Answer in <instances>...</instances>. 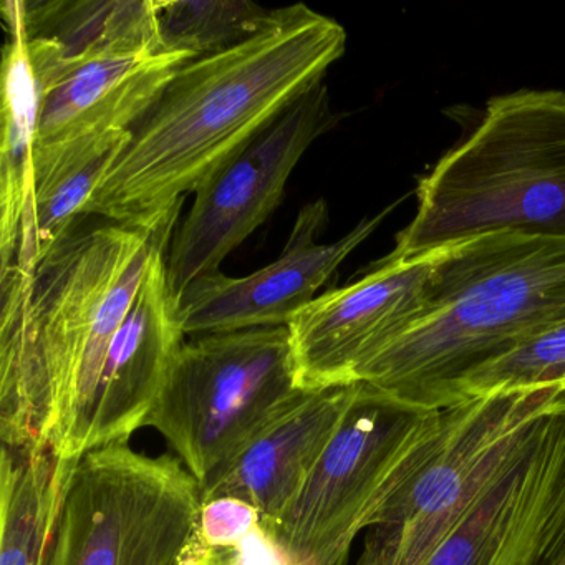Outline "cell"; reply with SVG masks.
Listing matches in <instances>:
<instances>
[{
  "label": "cell",
  "instance_id": "cell-1",
  "mask_svg": "<svg viewBox=\"0 0 565 565\" xmlns=\"http://www.w3.org/2000/svg\"><path fill=\"white\" fill-rule=\"evenodd\" d=\"M347 49L339 22L303 4L277 9L256 38L178 68L128 130L85 216L154 230L183 198L303 94Z\"/></svg>",
  "mask_w": 565,
  "mask_h": 565
},
{
  "label": "cell",
  "instance_id": "cell-2",
  "mask_svg": "<svg viewBox=\"0 0 565 565\" xmlns=\"http://www.w3.org/2000/svg\"><path fill=\"white\" fill-rule=\"evenodd\" d=\"M565 322V237L494 233L455 244L433 270L422 319L356 382L446 409L479 366Z\"/></svg>",
  "mask_w": 565,
  "mask_h": 565
},
{
  "label": "cell",
  "instance_id": "cell-3",
  "mask_svg": "<svg viewBox=\"0 0 565 565\" xmlns=\"http://www.w3.org/2000/svg\"><path fill=\"white\" fill-rule=\"evenodd\" d=\"M154 230L74 231L32 273L0 269L2 446L61 456L105 302Z\"/></svg>",
  "mask_w": 565,
  "mask_h": 565
},
{
  "label": "cell",
  "instance_id": "cell-4",
  "mask_svg": "<svg viewBox=\"0 0 565 565\" xmlns=\"http://www.w3.org/2000/svg\"><path fill=\"white\" fill-rule=\"evenodd\" d=\"M393 259L494 233L565 237V92L489 100L478 127L416 186Z\"/></svg>",
  "mask_w": 565,
  "mask_h": 565
},
{
  "label": "cell",
  "instance_id": "cell-5",
  "mask_svg": "<svg viewBox=\"0 0 565 565\" xmlns=\"http://www.w3.org/2000/svg\"><path fill=\"white\" fill-rule=\"evenodd\" d=\"M445 409L422 408L360 383L359 395L286 511L263 525L292 565H347L428 461Z\"/></svg>",
  "mask_w": 565,
  "mask_h": 565
},
{
  "label": "cell",
  "instance_id": "cell-6",
  "mask_svg": "<svg viewBox=\"0 0 565 565\" xmlns=\"http://www.w3.org/2000/svg\"><path fill=\"white\" fill-rule=\"evenodd\" d=\"M302 392L287 327L204 333L178 350L145 426L203 488Z\"/></svg>",
  "mask_w": 565,
  "mask_h": 565
},
{
  "label": "cell",
  "instance_id": "cell-7",
  "mask_svg": "<svg viewBox=\"0 0 565 565\" xmlns=\"http://www.w3.org/2000/svg\"><path fill=\"white\" fill-rule=\"evenodd\" d=\"M557 390H498L446 408L438 446L365 532L356 565H423L521 455Z\"/></svg>",
  "mask_w": 565,
  "mask_h": 565
},
{
  "label": "cell",
  "instance_id": "cell-8",
  "mask_svg": "<svg viewBox=\"0 0 565 565\" xmlns=\"http://www.w3.org/2000/svg\"><path fill=\"white\" fill-rule=\"evenodd\" d=\"M201 505L180 459L128 443L92 449L72 475L49 565H178Z\"/></svg>",
  "mask_w": 565,
  "mask_h": 565
},
{
  "label": "cell",
  "instance_id": "cell-9",
  "mask_svg": "<svg viewBox=\"0 0 565 565\" xmlns=\"http://www.w3.org/2000/svg\"><path fill=\"white\" fill-rule=\"evenodd\" d=\"M337 120L322 82L201 183L168 250V282L174 296L217 273L221 263L269 220L300 158Z\"/></svg>",
  "mask_w": 565,
  "mask_h": 565
},
{
  "label": "cell",
  "instance_id": "cell-10",
  "mask_svg": "<svg viewBox=\"0 0 565 565\" xmlns=\"http://www.w3.org/2000/svg\"><path fill=\"white\" fill-rule=\"evenodd\" d=\"M446 249L383 257L362 279L303 307L287 326L299 388L359 383L363 366L422 319L433 270Z\"/></svg>",
  "mask_w": 565,
  "mask_h": 565
},
{
  "label": "cell",
  "instance_id": "cell-11",
  "mask_svg": "<svg viewBox=\"0 0 565 565\" xmlns=\"http://www.w3.org/2000/svg\"><path fill=\"white\" fill-rule=\"evenodd\" d=\"M366 217L335 243H317L329 223V206L317 200L297 214L292 233L279 259L246 277H227L221 270L191 282L178 297L184 335L236 332L260 327H287L310 302L340 264L372 236L398 206Z\"/></svg>",
  "mask_w": 565,
  "mask_h": 565
},
{
  "label": "cell",
  "instance_id": "cell-12",
  "mask_svg": "<svg viewBox=\"0 0 565 565\" xmlns=\"http://www.w3.org/2000/svg\"><path fill=\"white\" fill-rule=\"evenodd\" d=\"M565 521V419L545 418L423 565H539Z\"/></svg>",
  "mask_w": 565,
  "mask_h": 565
},
{
  "label": "cell",
  "instance_id": "cell-13",
  "mask_svg": "<svg viewBox=\"0 0 565 565\" xmlns=\"http://www.w3.org/2000/svg\"><path fill=\"white\" fill-rule=\"evenodd\" d=\"M170 244L158 247L137 299L108 349L78 452L128 443L143 428L174 355L186 335L168 282Z\"/></svg>",
  "mask_w": 565,
  "mask_h": 565
},
{
  "label": "cell",
  "instance_id": "cell-14",
  "mask_svg": "<svg viewBox=\"0 0 565 565\" xmlns=\"http://www.w3.org/2000/svg\"><path fill=\"white\" fill-rule=\"evenodd\" d=\"M360 383L303 390L230 465L201 488V501L236 499L253 505L260 522L279 518L329 446Z\"/></svg>",
  "mask_w": 565,
  "mask_h": 565
},
{
  "label": "cell",
  "instance_id": "cell-15",
  "mask_svg": "<svg viewBox=\"0 0 565 565\" xmlns=\"http://www.w3.org/2000/svg\"><path fill=\"white\" fill-rule=\"evenodd\" d=\"M190 61L184 52L161 51L77 68L45 94L38 148L130 130Z\"/></svg>",
  "mask_w": 565,
  "mask_h": 565
},
{
  "label": "cell",
  "instance_id": "cell-16",
  "mask_svg": "<svg viewBox=\"0 0 565 565\" xmlns=\"http://www.w3.org/2000/svg\"><path fill=\"white\" fill-rule=\"evenodd\" d=\"M6 25L57 49L65 77L94 62L164 51L157 0H6Z\"/></svg>",
  "mask_w": 565,
  "mask_h": 565
},
{
  "label": "cell",
  "instance_id": "cell-17",
  "mask_svg": "<svg viewBox=\"0 0 565 565\" xmlns=\"http://www.w3.org/2000/svg\"><path fill=\"white\" fill-rule=\"evenodd\" d=\"M57 82L44 49L9 31L2 62L0 141V267L14 263L34 191V158L45 94Z\"/></svg>",
  "mask_w": 565,
  "mask_h": 565
},
{
  "label": "cell",
  "instance_id": "cell-18",
  "mask_svg": "<svg viewBox=\"0 0 565 565\" xmlns=\"http://www.w3.org/2000/svg\"><path fill=\"white\" fill-rule=\"evenodd\" d=\"M127 140L128 131H111L35 148L31 207L22 223L14 263L8 267L32 273L74 233V224L85 216L102 178Z\"/></svg>",
  "mask_w": 565,
  "mask_h": 565
},
{
  "label": "cell",
  "instance_id": "cell-19",
  "mask_svg": "<svg viewBox=\"0 0 565 565\" xmlns=\"http://www.w3.org/2000/svg\"><path fill=\"white\" fill-rule=\"evenodd\" d=\"M78 459L62 458L51 448L2 446L0 565H49Z\"/></svg>",
  "mask_w": 565,
  "mask_h": 565
},
{
  "label": "cell",
  "instance_id": "cell-20",
  "mask_svg": "<svg viewBox=\"0 0 565 565\" xmlns=\"http://www.w3.org/2000/svg\"><path fill=\"white\" fill-rule=\"evenodd\" d=\"M276 11L246 0H157L158 32L164 51L207 57L256 38Z\"/></svg>",
  "mask_w": 565,
  "mask_h": 565
},
{
  "label": "cell",
  "instance_id": "cell-21",
  "mask_svg": "<svg viewBox=\"0 0 565 565\" xmlns=\"http://www.w3.org/2000/svg\"><path fill=\"white\" fill-rule=\"evenodd\" d=\"M565 388V322L469 373L458 386V403L498 390Z\"/></svg>",
  "mask_w": 565,
  "mask_h": 565
},
{
  "label": "cell",
  "instance_id": "cell-22",
  "mask_svg": "<svg viewBox=\"0 0 565 565\" xmlns=\"http://www.w3.org/2000/svg\"><path fill=\"white\" fill-rule=\"evenodd\" d=\"M178 565H292L274 544L273 539L257 525L236 544L213 545L193 532L181 552Z\"/></svg>",
  "mask_w": 565,
  "mask_h": 565
},
{
  "label": "cell",
  "instance_id": "cell-23",
  "mask_svg": "<svg viewBox=\"0 0 565 565\" xmlns=\"http://www.w3.org/2000/svg\"><path fill=\"white\" fill-rule=\"evenodd\" d=\"M260 525V514L236 499H214L203 502L196 532L204 542L213 545H230L243 541Z\"/></svg>",
  "mask_w": 565,
  "mask_h": 565
},
{
  "label": "cell",
  "instance_id": "cell-24",
  "mask_svg": "<svg viewBox=\"0 0 565 565\" xmlns=\"http://www.w3.org/2000/svg\"><path fill=\"white\" fill-rule=\"evenodd\" d=\"M539 565H565V521L562 522L561 529Z\"/></svg>",
  "mask_w": 565,
  "mask_h": 565
},
{
  "label": "cell",
  "instance_id": "cell-25",
  "mask_svg": "<svg viewBox=\"0 0 565 565\" xmlns=\"http://www.w3.org/2000/svg\"><path fill=\"white\" fill-rule=\"evenodd\" d=\"M547 418H564L565 419V388H558L552 402L548 403L545 409Z\"/></svg>",
  "mask_w": 565,
  "mask_h": 565
}]
</instances>
